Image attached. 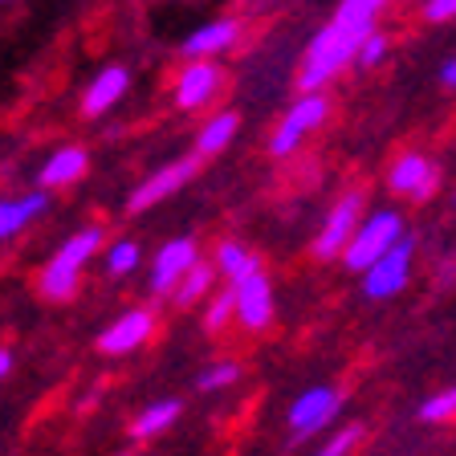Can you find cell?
Here are the masks:
<instances>
[{"label":"cell","mask_w":456,"mask_h":456,"mask_svg":"<svg viewBox=\"0 0 456 456\" xmlns=\"http://www.w3.org/2000/svg\"><path fill=\"white\" fill-rule=\"evenodd\" d=\"M200 163H204V159H200L196 151H188V155H180V159H171V163H163V167H155L147 180L131 188L126 212H131V216H139V212L159 208L163 200H171L175 191H183L191 180H196V175H200Z\"/></svg>","instance_id":"obj_9"},{"label":"cell","mask_w":456,"mask_h":456,"mask_svg":"<svg viewBox=\"0 0 456 456\" xmlns=\"http://www.w3.org/2000/svg\"><path fill=\"white\" fill-rule=\"evenodd\" d=\"M224 86H228V74L220 61H212V57H191V61L180 66V74L171 77V106L183 114H200L224 94Z\"/></svg>","instance_id":"obj_6"},{"label":"cell","mask_w":456,"mask_h":456,"mask_svg":"<svg viewBox=\"0 0 456 456\" xmlns=\"http://www.w3.org/2000/svg\"><path fill=\"white\" fill-rule=\"evenodd\" d=\"M326 118H330V98H326V90L297 94L294 102L285 106L281 118L273 123V131H269V142H265L269 159H294V155L302 151V142L310 139Z\"/></svg>","instance_id":"obj_3"},{"label":"cell","mask_w":456,"mask_h":456,"mask_svg":"<svg viewBox=\"0 0 456 456\" xmlns=\"http://www.w3.org/2000/svg\"><path fill=\"white\" fill-rule=\"evenodd\" d=\"M200 322H204V334H224L228 322H237V294H232V285H224V289H212L208 302H204V310H200Z\"/></svg>","instance_id":"obj_23"},{"label":"cell","mask_w":456,"mask_h":456,"mask_svg":"<svg viewBox=\"0 0 456 456\" xmlns=\"http://www.w3.org/2000/svg\"><path fill=\"white\" fill-rule=\"evenodd\" d=\"M408 232V220H403V212L399 208H375L367 212V216L359 220V228H354L351 245L342 248V269H351V273H367L375 261H379L383 253H387L391 245H395L399 237Z\"/></svg>","instance_id":"obj_4"},{"label":"cell","mask_w":456,"mask_h":456,"mask_svg":"<svg viewBox=\"0 0 456 456\" xmlns=\"http://www.w3.org/2000/svg\"><path fill=\"white\" fill-rule=\"evenodd\" d=\"M387 9H391V0H338V4H334V17L326 20L310 37V45H305L302 69H297V77H294L297 94L326 90L342 69H351L359 45L379 28V17Z\"/></svg>","instance_id":"obj_1"},{"label":"cell","mask_w":456,"mask_h":456,"mask_svg":"<svg viewBox=\"0 0 456 456\" xmlns=\"http://www.w3.org/2000/svg\"><path fill=\"white\" fill-rule=\"evenodd\" d=\"M216 281H220L216 265L200 256L196 265H191L188 273H183V281L175 285V294H171L167 302H171V305H180V310H191V305H196V302H208V294H212V289H216Z\"/></svg>","instance_id":"obj_21"},{"label":"cell","mask_w":456,"mask_h":456,"mask_svg":"<svg viewBox=\"0 0 456 456\" xmlns=\"http://www.w3.org/2000/svg\"><path fill=\"white\" fill-rule=\"evenodd\" d=\"M131 82H134V74L123 66V61L102 66L94 77H90V82H86V90H82V102H77L82 118H106L114 106L131 94Z\"/></svg>","instance_id":"obj_14"},{"label":"cell","mask_w":456,"mask_h":456,"mask_svg":"<svg viewBox=\"0 0 456 456\" xmlns=\"http://www.w3.org/2000/svg\"><path fill=\"white\" fill-rule=\"evenodd\" d=\"M49 212V191L33 188L20 196H0V245H9Z\"/></svg>","instance_id":"obj_17"},{"label":"cell","mask_w":456,"mask_h":456,"mask_svg":"<svg viewBox=\"0 0 456 456\" xmlns=\"http://www.w3.org/2000/svg\"><path fill=\"white\" fill-rule=\"evenodd\" d=\"M362 436H367V428L362 424H346V428H334L330 436H326V444L318 448L314 456H351L354 448L362 444Z\"/></svg>","instance_id":"obj_26"},{"label":"cell","mask_w":456,"mask_h":456,"mask_svg":"<svg viewBox=\"0 0 456 456\" xmlns=\"http://www.w3.org/2000/svg\"><path fill=\"white\" fill-rule=\"evenodd\" d=\"M452 208H456V196H452Z\"/></svg>","instance_id":"obj_32"},{"label":"cell","mask_w":456,"mask_h":456,"mask_svg":"<svg viewBox=\"0 0 456 456\" xmlns=\"http://www.w3.org/2000/svg\"><path fill=\"white\" fill-rule=\"evenodd\" d=\"M440 86H444V90H452V94H456V53L448 57L444 66H440Z\"/></svg>","instance_id":"obj_29"},{"label":"cell","mask_w":456,"mask_h":456,"mask_svg":"<svg viewBox=\"0 0 456 456\" xmlns=\"http://www.w3.org/2000/svg\"><path fill=\"white\" fill-rule=\"evenodd\" d=\"M4 4H20V0H0V9H4Z\"/></svg>","instance_id":"obj_31"},{"label":"cell","mask_w":456,"mask_h":456,"mask_svg":"<svg viewBox=\"0 0 456 456\" xmlns=\"http://www.w3.org/2000/svg\"><path fill=\"white\" fill-rule=\"evenodd\" d=\"M200 240L196 237H171L163 240L159 248H155L151 256V269H147V289H151V297H171L175 294V285L183 281V273H188L191 265L200 261Z\"/></svg>","instance_id":"obj_13"},{"label":"cell","mask_w":456,"mask_h":456,"mask_svg":"<svg viewBox=\"0 0 456 456\" xmlns=\"http://www.w3.org/2000/svg\"><path fill=\"white\" fill-rule=\"evenodd\" d=\"M411 269H416V237H411V232H403V237H399L395 245H391L387 253H383L379 261L367 269V273H359L362 297H370V302L399 297L403 289H408V281H411Z\"/></svg>","instance_id":"obj_8"},{"label":"cell","mask_w":456,"mask_h":456,"mask_svg":"<svg viewBox=\"0 0 456 456\" xmlns=\"http://www.w3.org/2000/svg\"><path fill=\"white\" fill-rule=\"evenodd\" d=\"M155 330H159V318H155L151 305H126V310L94 338V346H98V354H106V359H123V354L142 351V346L155 338Z\"/></svg>","instance_id":"obj_10"},{"label":"cell","mask_w":456,"mask_h":456,"mask_svg":"<svg viewBox=\"0 0 456 456\" xmlns=\"http://www.w3.org/2000/svg\"><path fill=\"white\" fill-rule=\"evenodd\" d=\"M346 391L334 383H314V387L297 391L294 403L285 408V428H289V444H305V440L330 432L334 419L342 416Z\"/></svg>","instance_id":"obj_5"},{"label":"cell","mask_w":456,"mask_h":456,"mask_svg":"<svg viewBox=\"0 0 456 456\" xmlns=\"http://www.w3.org/2000/svg\"><path fill=\"white\" fill-rule=\"evenodd\" d=\"M387 53H391V37L383 33V28H375V33L359 45V53H354V66L359 69H379L383 61H387Z\"/></svg>","instance_id":"obj_27"},{"label":"cell","mask_w":456,"mask_h":456,"mask_svg":"<svg viewBox=\"0 0 456 456\" xmlns=\"http://www.w3.org/2000/svg\"><path fill=\"white\" fill-rule=\"evenodd\" d=\"M240 33H245V25H240L237 17L204 20V25H196L188 37L180 41V53H183V61H191V57H212V61H220L228 49H237Z\"/></svg>","instance_id":"obj_16"},{"label":"cell","mask_w":456,"mask_h":456,"mask_svg":"<svg viewBox=\"0 0 456 456\" xmlns=\"http://www.w3.org/2000/svg\"><path fill=\"white\" fill-rule=\"evenodd\" d=\"M90 171V151L82 142H61L57 151H49L37 167V188L41 191H66L86 180Z\"/></svg>","instance_id":"obj_15"},{"label":"cell","mask_w":456,"mask_h":456,"mask_svg":"<svg viewBox=\"0 0 456 456\" xmlns=\"http://www.w3.org/2000/svg\"><path fill=\"white\" fill-rule=\"evenodd\" d=\"M180 416H183L180 399H171V395L167 399H155V403H147V408L131 419V428H126V432H131V440H155V436H163V432H167V428L175 424Z\"/></svg>","instance_id":"obj_20"},{"label":"cell","mask_w":456,"mask_h":456,"mask_svg":"<svg viewBox=\"0 0 456 456\" xmlns=\"http://www.w3.org/2000/svg\"><path fill=\"white\" fill-rule=\"evenodd\" d=\"M9 370H12V351L0 346V379H9Z\"/></svg>","instance_id":"obj_30"},{"label":"cell","mask_w":456,"mask_h":456,"mask_svg":"<svg viewBox=\"0 0 456 456\" xmlns=\"http://www.w3.org/2000/svg\"><path fill=\"white\" fill-rule=\"evenodd\" d=\"M237 131H240V114H237V110H216V114H208V118L200 123L196 139H191V151H196L200 159H216V155H224L228 147H232Z\"/></svg>","instance_id":"obj_18"},{"label":"cell","mask_w":456,"mask_h":456,"mask_svg":"<svg viewBox=\"0 0 456 456\" xmlns=\"http://www.w3.org/2000/svg\"><path fill=\"white\" fill-rule=\"evenodd\" d=\"M440 188V163L424 151H399L387 167V191L399 200H411V204H424L432 200Z\"/></svg>","instance_id":"obj_11"},{"label":"cell","mask_w":456,"mask_h":456,"mask_svg":"<svg viewBox=\"0 0 456 456\" xmlns=\"http://www.w3.org/2000/svg\"><path fill=\"white\" fill-rule=\"evenodd\" d=\"M362 216H367V191H362V188L342 191V196L334 200L330 208H326L322 228H318V237H314V248H310V253L318 256V261H338L342 248L351 245L354 228H359Z\"/></svg>","instance_id":"obj_7"},{"label":"cell","mask_w":456,"mask_h":456,"mask_svg":"<svg viewBox=\"0 0 456 456\" xmlns=\"http://www.w3.org/2000/svg\"><path fill=\"white\" fill-rule=\"evenodd\" d=\"M212 265H216L220 281L232 285V281H240L245 273L261 269V256H256L248 245H240V240L224 237V240H216V248H212Z\"/></svg>","instance_id":"obj_19"},{"label":"cell","mask_w":456,"mask_h":456,"mask_svg":"<svg viewBox=\"0 0 456 456\" xmlns=\"http://www.w3.org/2000/svg\"><path fill=\"white\" fill-rule=\"evenodd\" d=\"M142 265V245L134 237H118V240H106L102 248V273L106 277H131L134 269Z\"/></svg>","instance_id":"obj_22"},{"label":"cell","mask_w":456,"mask_h":456,"mask_svg":"<svg viewBox=\"0 0 456 456\" xmlns=\"http://www.w3.org/2000/svg\"><path fill=\"white\" fill-rule=\"evenodd\" d=\"M106 248V228L102 224H82L69 232L61 245L49 253V261L37 269V294L45 302H74L82 289L86 265Z\"/></svg>","instance_id":"obj_2"},{"label":"cell","mask_w":456,"mask_h":456,"mask_svg":"<svg viewBox=\"0 0 456 456\" xmlns=\"http://www.w3.org/2000/svg\"><path fill=\"white\" fill-rule=\"evenodd\" d=\"M416 419L419 424H432V428L452 424L456 419V387H444V391H436V395H428L416 408Z\"/></svg>","instance_id":"obj_24"},{"label":"cell","mask_w":456,"mask_h":456,"mask_svg":"<svg viewBox=\"0 0 456 456\" xmlns=\"http://www.w3.org/2000/svg\"><path fill=\"white\" fill-rule=\"evenodd\" d=\"M419 17L428 25H444V20H456V0H424L419 4Z\"/></svg>","instance_id":"obj_28"},{"label":"cell","mask_w":456,"mask_h":456,"mask_svg":"<svg viewBox=\"0 0 456 456\" xmlns=\"http://www.w3.org/2000/svg\"><path fill=\"white\" fill-rule=\"evenodd\" d=\"M237 379H240V362H237V359H216V362H208V367L196 375V391L212 395V391L232 387Z\"/></svg>","instance_id":"obj_25"},{"label":"cell","mask_w":456,"mask_h":456,"mask_svg":"<svg viewBox=\"0 0 456 456\" xmlns=\"http://www.w3.org/2000/svg\"><path fill=\"white\" fill-rule=\"evenodd\" d=\"M237 294V326L245 334H265L277 318V297H273V281H269L265 265L245 273L240 281H232Z\"/></svg>","instance_id":"obj_12"}]
</instances>
